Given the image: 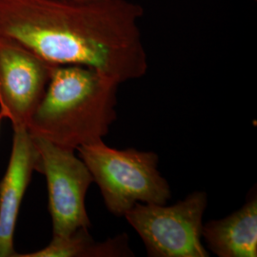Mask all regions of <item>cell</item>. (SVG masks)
Here are the masks:
<instances>
[{"label": "cell", "instance_id": "1", "mask_svg": "<svg viewBox=\"0 0 257 257\" xmlns=\"http://www.w3.org/2000/svg\"><path fill=\"white\" fill-rule=\"evenodd\" d=\"M143 15L132 0H0V37L49 64L85 66L122 84L147 74Z\"/></svg>", "mask_w": 257, "mask_h": 257}, {"label": "cell", "instance_id": "2", "mask_svg": "<svg viewBox=\"0 0 257 257\" xmlns=\"http://www.w3.org/2000/svg\"><path fill=\"white\" fill-rule=\"evenodd\" d=\"M119 83L92 68L57 65L27 124L30 134L76 151L103 140L117 118Z\"/></svg>", "mask_w": 257, "mask_h": 257}, {"label": "cell", "instance_id": "3", "mask_svg": "<svg viewBox=\"0 0 257 257\" xmlns=\"http://www.w3.org/2000/svg\"><path fill=\"white\" fill-rule=\"evenodd\" d=\"M76 151L97 184L106 208L115 216H124L137 203L164 205L172 197L154 152L117 150L103 140Z\"/></svg>", "mask_w": 257, "mask_h": 257}, {"label": "cell", "instance_id": "4", "mask_svg": "<svg viewBox=\"0 0 257 257\" xmlns=\"http://www.w3.org/2000/svg\"><path fill=\"white\" fill-rule=\"evenodd\" d=\"M208 194L193 192L171 206L137 203L124 217L141 237L148 256L208 257L203 217Z\"/></svg>", "mask_w": 257, "mask_h": 257}, {"label": "cell", "instance_id": "5", "mask_svg": "<svg viewBox=\"0 0 257 257\" xmlns=\"http://www.w3.org/2000/svg\"><path fill=\"white\" fill-rule=\"evenodd\" d=\"M38 151L37 172L46 177L49 211L53 236H65L81 228H90L86 195L93 183L92 174L74 150L60 147L34 137Z\"/></svg>", "mask_w": 257, "mask_h": 257}, {"label": "cell", "instance_id": "6", "mask_svg": "<svg viewBox=\"0 0 257 257\" xmlns=\"http://www.w3.org/2000/svg\"><path fill=\"white\" fill-rule=\"evenodd\" d=\"M54 65L15 40L0 37V114L27 127L41 101Z\"/></svg>", "mask_w": 257, "mask_h": 257}, {"label": "cell", "instance_id": "7", "mask_svg": "<svg viewBox=\"0 0 257 257\" xmlns=\"http://www.w3.org/2000/svg\"><path fill=\"white\" fill-rule=\"evenodd\" d=\"M5 175L0 181V257H17L15 230L21 203L38 168V151L26 126L16 125Z\"/></svg>", "mask_w": 257, "mask_h": 257}, {"label": "cell", "instance_id": "8", "mask_svg": "<svg viewBox=\"0 0 257 257\" xmlns=\"http://www.w3.org/2000/svg\"><path fill=\"white\" fill-rule=\"evenodd\" d=\"M202 238L217 256L256 257V196L230 215L203 224Z\"/></svg>", "mask_w": 257, "mask_h": 257}, {"label": "cell", "instance_id": "9", "mask_svg": "<svg viewBox=\"0 0 257 257\" xmlns=\"http://www.w3.org/2000/svg\"><path fill=\"white\" fill-rule=\"evenodd\" d=\"M128 237L122 233L105 241L92 238L88 228H81L65 236H53L46 247L17 257H127L134 256Z\"/></svg>", "mask_w": 257, "mask_h": 257}, {"label": "cell", "instance_id": "10", "mask_svg": "<svg viewBox=\"0 0 257 257\" xmlns=\"http://www.w3.org/2000/svg\"><path fill=\"white\" fill-rule=\"evenodd\" d=\"M3 119V116L0 114V122H1V120Z\"/></svg>", "mask_w": 257, "mask_h": 257}, {"label": "cell", "instance_id": "11", "mask_svg": "<svg viewBox=\"0 0 257 257\" xmlns=\"http://www.w3.org/2000/svg\"><path fill=\"white\" fill-rule=\"evenodd\" d=\"M74 1H89V0H74Z\"/></svg>", "mask_w": 257, "mask_h": 257}]
</instances>
